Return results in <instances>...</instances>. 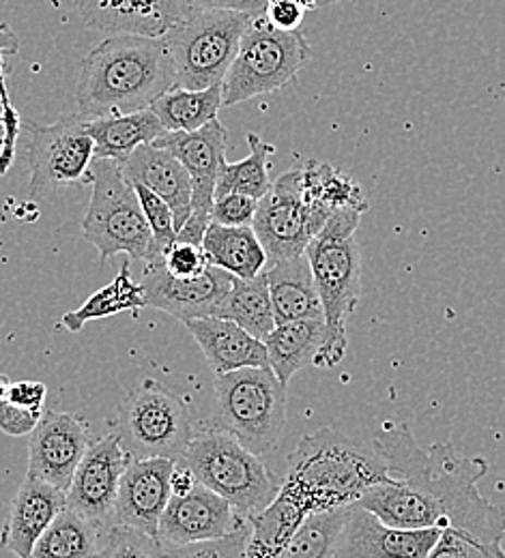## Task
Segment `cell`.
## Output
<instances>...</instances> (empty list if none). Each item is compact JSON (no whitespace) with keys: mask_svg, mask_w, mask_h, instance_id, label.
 Returning a JSON list of instances; mask_svg holds the SVG:
<instances>
[{"mask_svg":"<svg viewBox=\"0 0 505 558\" xmlns=\"http://www.w3.org/2000/svg\"><path fill=\"white\" fill-rule=\"evenodd\" d=\"M172 466L175 462L166 458L132 460L121 477L115 522L157 537L159 520L172 498Z\"/></svg>","mask_w":505,"mask_h":558,"instance_id":"d6986e66","label":"cell"},{"mask_svg":"<svg viewBox=\"0 0 505 558\" xmlns=\"http://www.w3.org/2000/svg\"><path fill=\"white\" fill-rule=\"evenodd\" d=\"M77 112L59 119L52 125L24 128L28 136V196L44 198L55 190L75 183H91V166L95 161V142Z\"/></svg>","mask_w":505,"mask_h":558,"instance_id":"8fae6325","label":"cell"},{"mask_svg":"<svg viewBox=\"0 0 505 558\" xmlns=\"http://www.w3.org/2000/svg\"><path fill=\"white\" fill-rule=\"evenodd\" d=\"M95 558H166V555L164 542L159 537L115 522L101 531V542Z\"/></svg>","mask_w":505,"mask_h":558,"instance_id":"d590c367","label":"cell"},{"mask_svg":"<svg viewBox=\"0 0 505 558\" xmlns=\"http://www.w3.org/2000/svg\"><path fill=\"white\" fill-rule=\"evenodd\" d=\"M292 2L301 4V7H303V9H308V11H314V9H318V0H292Z\"/></svg>","mask_w":505,"mask_h":558,"instance_id":"7dc6e473","label":"cell"},{"mask_svg":"<svg viewBox=\"0 0 505 558\" xmlns=\"http://www.w3.org/2000/svg\"><path fill=\"white\" fill-rule=\"evenodd\" d=\"M392 477L361 494L358 505L396 529L460 531L502 546L505 509L486 500L478 482L489 473L484 458H465L452 442L422 449L409 425H387L374 438Z\"/></svg>","mask_w":505,"mask_h":558,"instance_id":"6da1fadb","label":"cell"},{"mask_svg":"<svg viewBox=\"0 0 505 558\" xmlns=\"http://www.w3.org/2000/svg\"><path fill=\"white\" fill-rule=\"evenodd\" d=\"M143 307H146L143 286L132 279L130 265H123L121 274L110 286L97 290L80 310L63 316V327L77 333L88 320H101L123 312H139Z\"/></svg>","mask_w":505,"mask_h":558,"instance_id":"836d02e7","label":"cell"},{"mask_svg":"<svg viewBox=\"0 0 505 558\" xmlns=\"http://www.w3.org/2000/svg\"><path fill=\"white\" fill-rule=\"evenodd\" d=\"M245 518L237 515L226 498L214 489L196 486L188 496H172L157 529L164 544L209 542L232 533Z\"/></svg>","mask_w":505,"mask_h":558,"instance_id":"ac0fdd59","label":"cell"},{"mask_svg":"<svg viewBox=\"0 0 505 558\" xmlns=\"http://www.w3.org/2000/svg\"><path fill=\"white\" fill-rule=\"evenodd\" d=\"M342 2H353V0H318V7H329V4H342Z\"/></svg>","mask_w":505,"mask_h":558,"instance_id":"681fc988","label":"cell"},{"mask_svg":"<svg viewBox=\"0 0 505 558\" xmlns=\"http://www.w3.org/2000/svg\"><path fill=\"white\" fill-rule=\"evenodd\" d=\"M2 142H4V125H2V106H0V153H2Z\"/></svg>","mask_w":505,"mask_h":558,"instance_id":"f907efd6","label":"cell"},{"mask_svg":"<svg viewBox=\"0 0 505 558\" xmlns=\"http://www.w3.org/2000/svg\"><path fill=\"white\" fill-rule=\"evenodd\" d=\"M88 136L95 142V159H112L123 163L143 144H153L166 134L155 112L141 110L130 114H112L84 121Z\"/></svg>","mask_w":505,"mask_h":558,"instance_id":"d4e9b609","label":"cell"},{"mask_svg":"<svg viewBox=\"0 0 505 558\" xmlns=\"http://www.w3.org/2000/svg\"><path fill=\"white\" fill-rule=\"evenodd\" d=\"M312 59L301 31H278L265 15L254 17L241 39L239 52L221 82L226 108L276 93L290 84Z\"/></svg>","mask_w":505,"mask_h":558,"instance_id":"ba28073f","label":"cell"},{"mask_svg":"<svg viewBox=\"0 0 505 558\" xmlns=\"http://www.w3.org/2000/svg\"><path fill=\"white\" fill-rule=\"evenodd\" d=\"M212 372L224 376L243 367H269L267 347L263 340L250 336L237 323L207 316L185 323Z\"/></svg>","mask_w":505,"mask_h":558,"instance_id":"603a6c76","label":"cell"},{"mask_svg":"<svg viewBox=\"0 0 505 558\" xmlns=\"http://www.w3.org/2000/svg\"><path fill=\"white\" fill-rule=\"evenodd\" d=\"M429 558H505L502 546L484 544L467 533L447 529L441 531V537Z\"/></svg>","mask_w":505,"mask_h":558,"instance_id":"f35d334b","label":"cell"},{"mask_svg":"<svg viewBox=\"0 0 505 558\" xmlns=\"http://www.w3.org/2000/svg\"><path fill=\"white\" fill-rule=\"evenodd\" d=\"M65 507L63 489L26 473L0 531V548L15 558H31L39 537Z\"/></svg>","mask_w":505,"mask_h":558,"instance_id":"44dd1931","label":"cell"},{"mask_svg":"<svg viewBox=\"0 0 505 558\" xmlns=\"http://www.w3.org/2000/svg\"><path fill=\"white\" fill-rule=\"evenodd\" d=\"M46 396H48V389H46L44 383L20 380V383H9L4 400H9L11 404H17L22 409L41 411L44 402H46Z\"/></svg>","mask_w":505,"mask_h":558,"instance_id":"ee69618b","label":"cell"},{"mask_svg":"<svg viewBox=\"0 0 505 558\" xmlns=\"http://www.w3.org/2000/svg\"><path fill=\"white\" fill-rule=\"evenodd\" d=\"M134 190L139 194V201L145 210L146 223L153 234V250H151V263H161L164 254L177 243V223H175V213L172 209L145 185L134 183Z\"/></svg>","mask_w":505,"mask_h":558,"instance_id":"8d00e7d4","label":"cell"},{"mask_svg":"<svg viewBox=\"0 0 505 558\" xmlns=\"http://www.w3.org/2000/svg\"><path fill=\"white\" fill-rule=\"evenodd\" d=\"M327 219L310 207L303 196L301 168H292L276 179L272 190L261 198L252 228L272 265L303 256Z\"/></svg>","mask_w":505,"mask_h":558,"instance_id":"7c38bea8","label":"cell"},{"mask_svg":"<svg viewBox=\"0 0 505 558\" xmlns=\"http://www.w3.org/2000/svg\"><path fill=\"white\" fill-rule=\"evenodd\" d=\"M41 411L22 409L17 404H11L9 400H0V432L9 436L33 434L37 423L41 421Z\"/></svg>","mask_w":505,"mask_h":558,"instance_id":"b9f144b4","label":"cell"},{"mask_svg":"<svg viewBox=\"0 0 505 558\" xmlns=\"http://www.w3.org/2000/svg\"><path fill=\"white\" fill-rule=\"evenodd\" d=\"M188 11H239L252 17L265 15L269 0H183Z\"/></svg>","mask_w":505,"mask_h":558,"instance_id":"f6af8a7d","label":"cell"},{"mask_svg":"<svg viewBox=\"0 0 505 558\" xmlns=\"http://www.w3.org/2000/svg\"><path fill=\"white\" fill-rule=\"evenodd\" d=\"M214 425L256 456L272 451L287 427V385L272 367L216 376Z\"/></svg>","mask_w":505,"mask_h":558,"instance_id":"5b68a950","label":"cell"},{"mask_svg":"<svg viewBox=\"0 0 505 558\" xmlns=\"http://www.w3.org/2000/svg\"><path fill=\"white\" fill-rule=\"evenodd\" d=\"M172 86L177 73L164 37L110 35L80 65L77 114L88 121L148 110Z\"/></svg>","mask_w":505,"mask_h":558,"instance_id":"7a4b0ae2","label":"cell"},{"mask_svg":"<svg viewBox=\"0 0 505 558\" xmlns=\"http://www.w3.org/2000/svg\"><path fill=\"white\" fill-rule=\"evenodd\" d=\"M269 294L274 303L276 325L305 318H323V303L316 290L314 274L308 256L272 263L267 269Z\"/></svg>","mask_w":505,"mask_h":558,"instance_id":"cb8c5ba5","label":"cell"},{"mask_svg":"<svg viewBox=\"0 0 505 558\" xmlns=\"http://www.w3.org/2000/svg\"><path fill=\"white\" fill-rule=\"evenodd\" d=\"M308 9H303L301 4L292 2V0H269L267 9H265V20L278 28V31H299V26L303 24Z\"/></svg>","mask_w":505,"mask_h":558,"instance_id":"7bdbcfd3","label":"cell"},{"mask_svg":"<svg viewBox=\"0 0 505 558\" xmlns=\"http://www.w3.org/2000/svg\"><path fill=\"white\" fill-rule=\"evenodd\" d=\"M183 462L194 471L201 486L226 498L235 513L245 520L267 509L282 488V480L267 469L261 456L219 429L192 438Z\"/></svg>","mask_w":505,"mask_h":558,"instance_id":"8992f818","label":"cell"},{"mask_svg":"<svg viewBox=\"0 0 505 558\" xmlns=\"http://www.w3.org/2000/svg\"><path fill=\"white\" fill-rule=\"evenodd\" d=\"M392 477L374 442H361L334 427L299 440L290 453L280 492L289 494L310 515L358 502L361 494Z\"/></svg>","mask_w":505,"mask_h":558,"instance_id":"3957f363","label":"cell"},{"mask_svg":"<svg viewBox=\"0 0 505 558\" xmlns=\"http://www.w3.org/2000/svg\"><path fill=\"white\" fill-rule=\"evenodd\" d=\"M325 340L327 327L323 318H305L276 325V329L265 338L269 367L282 385H289L290 378L299 369L314 365L316 356L325 347Z\"/></svg>","mask_w":505,"mask_h":558,"instance_id":"4316f807","label":"cell"},{"mask_svg":"<svg viewBox=\"0 0 505 558\" xmlns=\"http://www.w3.org/2000/svg\"><path fill=\"white\" fill-rule=\"evenodd\" d=\"M360 210L334 213L310 241V260L316 290L323 303L327 340L314 365L336 367L347 354V320L361 299V252L358 243Z\"/></svg>","mask_w":505,"mask_h":558,"instance_id":"277c9868","label":"cell"},{"mask_svg":"<svg viewBox=\"0 0 505 558\" xmlns=\"http://www.w3.org/2000/svg\"><path fill=\"white\" fill-rule=\"evenodd\" d=\"M252 535V526L245 520L232 533L194 544H164L166 558H245V548Z\"/></svg>","mask_w":505,"mask_h":558,"instance_id":"74e56055","label":"cell"},{"mask_svg":"<svg viewBox=\"0 0 505 558\" xmlns=\"http://www.w3.org/2000/svg\"><path fill=\"white\" fill-rule=\"evenodd\" d=\"M132 462L119 434L93 442L75 469L72 486L65 492L68 507L91 520L101 531L115 524V507L121 477Z\"/></svg>","mask_w":505,"mask_h":558,"instance_id":"5bb4252c","label":"cell"},{"mask_svg":"<svg viewBox=\"0 0 505 558\" xmlns=\"http://www.w3.org/2000/svg\"><path fill=\"white\" fill-rule=\"evenodd\" d=\"M305 518L308 513L301 509V505L294 502L289 494L280 492L267 509L248 520L252 535L245 548V558H280L289 546L290 537Z\"/></svg>","mask_w":505,"mask_h":558,"instance_id":"4dcf8cb0","label":"cell"},{"mask_svg":"<svg viewBox=\"0 0 505 558\" xmlns=\"http://www.w3.org/2000/svg\"><path fill=\"white\" fill-rule=\"evenodd\" d=\"M101 529L65 507L35 544L31 558H95Z\"/></svg>","mask_w":505,"mask_h":558,"instance_id":"1f68e13d","label":"cell"},{"mask_svg":"<svg viewBox=\"0 0 505 558\" xmlns=\"http://www.w3.org/2000/svg\"><path fill=\"white\" fill-rule=\"evenodd\" d=\"M121 168L132 183L145 185L172 209L177 230L185 226L192 215L194 183L185 166L170 150L143 144L121 163Z\"/></svg>","mask_w":505,"mask_h":558,"instance_id":"7402d4cb","label":"cell"},{"mask_svg":"<svg viewBox=\"0 0 505 558\" xmlns=\"http://www.w3.org/2000/svg\"><path fill=\"white\" fill-rule=\"evenodd\" d=\"M0 28H2V22H0Z\"/></svg>","mask_w":505,"mask_h":558,"instance_id":"816d5d0a","label":"cell"},{"mask_svg":"<svg viewBox=\"0 0 505 558\" xmlns=\"http://www.w3.org/2000/svg\"><path fill=\"white\" fill-rule=\"evenodd\" d=\"M221 106V84L203 90L172 86L151 106V110L166 132H196L216 121Z\"/></svg>","mask_w":505,"mask_h":558,"instance_id":"f546056e","label":"cell"},{"mask_svg":"<svg viewBox=\"0 0 505 558\" xmlns=\"http://www.w3.org/2000/svg\"><path fill=\"white\" fill-rule=\"evenodd\" d=\"M196 486H199V480H196L194 471L183 460L175 462L172 473H170V492H172V496H188Z\"/></svg>","mask_w":505,"mask_h":558,"instance_id":"bcb514c9","label":"cell"},{"mask_svg":"<svg viewBox=\"0 0 505 558\" xmlns=\"http://www.w3.org/2000/svg\"><path fill=\"white\" fill-rule=\"evenodd\" d=\"M216 316L237 323L250 336L265 342V338L276 329V314L269 294L267 274L252 279L235 278L224 301L217 307Z\"/></svg>","mask_w":505,"mask_h":558,"instance_id":"f1b7e54d","label":"cell"},{"mask_svg":"<svg viewBox=\"0 0 505 558\" xmlns=\"http://www.w3.org/2000/svg\"><path fill=\"white\" fill-rule=\"evenodd\" d=\"M119 438L132 460L181 462L194 438L185 402L155 380H145L121 407Z\"/></svg>","mask_w":505,"mask_h":558,"instance_id":"30bf717a","label":"cell"},{"mask_svg":"<svg viewBox=\"0 0 505 558\" xmlns=\"http://www.w3.org/2000/svg\"><path fill=\"white\" fill-rule=\"evenodd\" d=\"M203 250L212 267L235 278H256L269 265L267 252L252 226H221L212 221L203 239Z\"/></svg>","mask_w":505,"mask_h":558,"instance_id":"484cf974","label":"cell"},{"mask_svg":"<svg viewBox=\"0 0 505 558\" xmlns=\"http://www.w3.org/2000/svg\"><path fill=\"white\" fill-rule=\"evenodd\" d=\"M91 205L82 221L84 239L99 252L101 260L128 254L151 260L153 234L145 210L119 161L95 159L91 166Z\"/></svg>","mask_w":505,"mask_h":558,"instance_id":"52a82bcc","label":"cell"},{"mask_svg":"<svg viewBox=\"0 0 505 558\" xmlns=\"http://www.w3.org/2000/svg\"><path fill=\"white\" fill-rule=\"evenodd\" d=\"M153 144L170 150L185 166L194 183L192 215L179 230L177 241L203 245L205 232L212 223L217 177L226 163L228 132L216 119L196 132H166Z\"/></svg>","mask_w":505,"mask_h":558,"instance_id":"4fadbf2b","label":"cell"},{"mask_svg":"<svg viewBox=\"0 0 505 558\" xmlns=\"http://www.w3.org/2000/svg\"><path fill=\"white\" fill-rule=\"evenodd\" d=\"M7 387H9L7 376H0V400H4V396H7Z\"/></svg>","mask_w":505,"mask_h":558,"instance_id":"c3c4849f","label":"cell"},{"mask_svg":"<svg viewBox=\"0 0 505 558\" xmlns=\"http://www.w3.org/2000/svg\"><path fill=\"white\" fill-rule=\"evenodd\" d=\"M88 447V425L82 418L44 413L28 442V473L68 492Z\"/></svg>","mask_w":505,"mask_h":558,"instance_id":"e0dca14e","label":"cell"},{"mask_svg":"<svg viewBox=\"0 0 505 558\" xmlns=\"http://www.w3.org/2000/svg\"><path fill=\"white\" fill-rule=\"evenodd\" d=\"M349 507L310 513L280 558H334Z\"/></svg>","mask_w":505,"mask_h":558,"instance_id":"e575fe53","label":"cell"},{"mask_svg":"<svg viewBox=\"0 0 505 558\" xmlns=\"http://www.w3.org/2000/svg\"><path fill=\"white\" fill-rule=\"evenodd\" d=\"M438 537V529L387 526L372 511L353 502L334 558H429Z\"/></svg>","mask_w":505,"mask_h":558,"instance_id":"2e32d148","label":"cell"},{"mask_svg":"<svg viewBox=\"0 0 505 558\" xmlns=\"http://www.w3.org/2000/svg\"><path fill=\"white\" fill-rule=\"evenodd\" d=\"M82 22L108 35L164 37L190 11L183 0H73Z\"/></svg>","mask_w":505,"mask_h":558,"instance_id":"ffe728a7","label":"cell"},{"mask_svg":"<svg viewBox=\"0 0 505 558\" xmlns=\"http://www.w3.org/2000/svg\"><path fill=\"white\" fill-rule=\"evenodd\" d=\"M258 203L261 201L243 194L217 196L212 209V221L221 226H252L258 210Z\"/></svg>","mask_w":505,"mask_h":558,"instance_id":"60d3db41","label":"cell"},{"mask_svg":"<svg viewBox=\"0 0 505 558\" xmlns=\"http://www.w3.org/2000/svg\"><path fill=\"white\" fill-rule=\"evenodd\" d=\"M250 155L237 163H224L216 183L217 196L226 194H243L261 201L272 190L269 168L272 155H276V146L272 142L258 138L256 134H248Z\"/></svg>","mask_w":505,"mask_h":558,"instance_id":"d6a6232c","label":"cell"},{"mask_svg":"<svg viewBox=\"0 0 505 558\" xmlns=\"http://www.w3.org/2000/svg\"><path fill=\"white\" fill-rule=\"evenodd\" d=\"M161 265L175 278H199L209 269V260H207L203 245H194L188 241H177L164 254Z\"/></svg>","mask_w":505,"mask_h":558,"instance_id":"ab89813d","label":"cell"},{"mask_svg":"<svg viewBox=\"0 0 505 558\" xmlns=\"http://www.w3.org/2000/svg\"><path fill=\"white\" fill-rule=\"evenodd\" d=\"M301 181L305 201L325 217H332L338 210H360L363 215L370 209L360 183L329 163L305 161L301 166Z\"/></svg>","mask_w":505,"mask_h":558,"instance_id":"83f0119b","label":"cell"},{"mask_svg":"<svg viewBox=\"0 0 505 558\" xmlns=\"http://www.w3.org/2000/svg\"><path fill=\"white\" fill-rule=\"evenodd\" d=\"M141 286L146 307L170 314L185 325L196 318L216 316L219 303L232 286V276L209 265L199 278H175L161 263H151Z\"/></svg>","mask_w":505,"mask_h":558,"instance_id":"9a60e30c","label":"cell"},{"mask_svg":"<svg viewBox=\"0 0 505 558\" xmlns=\"http://www.w3.org/2000/svg\"><path fill=\"white\" fill-rule=\"evenodd\" d=\"M254 17L239 11H192L166 35L177 86L203 90L221 84Z\"/></svg>","mask_w":505,"mask_h":558,"instance_id":"9c48e42d","label":"cell"}]
</instances>
